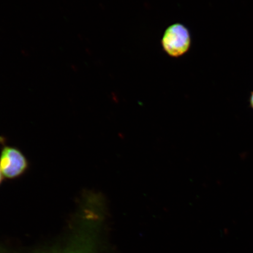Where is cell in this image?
Segmentation results:
<instances>
[{"label":"cell","mask_w":253,"mask_h":253,"mask_svg":"<svg viewBox=\"0 0 253 253\" xmlns=\"http://www.w3.org/2000/svg\"><path fill=\"white\" fill-rule=\"evenodd\" d=\"M249 102L250 106H251L252 109L253 110V91L252 92L251 96H250Z\"/></svg>","instance_id":"obj_3"},{"label":"cell","mask_w":253,"mask_h":253,"mask_svg":"<svg viewBox=\"0 0 253 253\" xmlns=\"http://www.w3.org/2000/svg\"><path fill=\"white\" fill-rule=\"evenodd\" d=\"M191 39L189 30L184 25L176 23L166 30L162 39L164 50L172 57H179L188 51Z\"/></svg>","instance_id":"obj_2"},{"label":"cell","mask_w":253,"mask_h":253,"mask_svg":"<svg viewBox=\"0 0 253 253\" xmlns=\"http://www.w3.org/2000/svg\"><path fill=\"white\" fill-rule=\"evenodd\" d=\"M4 176L3 175L1 169H0V185L2 184L3 181H4Z\"/></svg>","instance_id":"obj_4"},{"label":"cell","mask_w":253,"mask_h":253,"mask_svg":"<svg viewBox=\"0 0 253 253\" xmlns=\"http://www.w3.org/2000/svg\"><path fill=\"white\" fill-rule=\"evenodd\" d=\"M29 167V161L20 150L7 145L2 147L0 154V169L4 178H20L27 172Z\"/></svg>","instance_id":"obj_1"}]
</instances>
